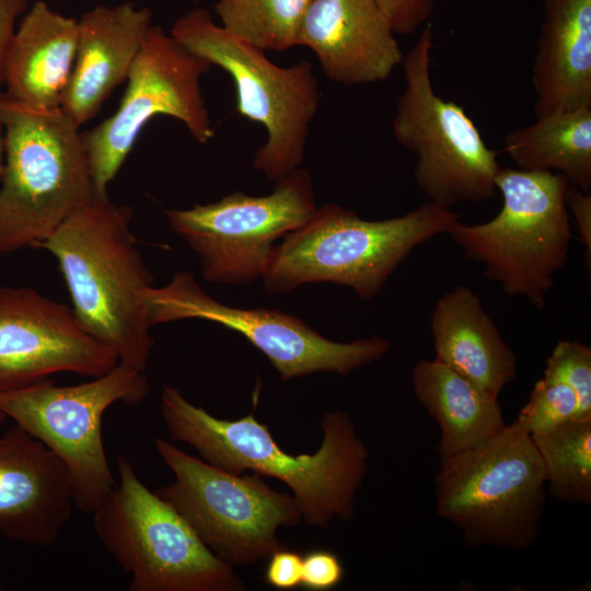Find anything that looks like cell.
I'll return each mask as SVG.
<instances>
[{
	"label": "cell",
	"mask_w": 591,
	"mask_h": 591,
	"mask_svg": "<svg viewBox=\"0 0 591 591\" xmlns=\"http://www.w3.org/2000/svg\"><path fill=\"white\" fill-rule=\"evenodd\" d=\"M546 500L541 456L515 419L478 445L440 461L437 514L457 528L468 546L514 552L540 535Z\"/></svg>",
	"instance_id": "5"
},
{
	"label": "cell",
	"mask_w": 591,
	"mask_h": 591,
	"mask_svg": "<svg viewBox=\"0 0 591 591\" xmlns=\"http://www.w3.org/2000/svg\"><path fill=\"white\" fill-rule=\"evenodd\" d=\"M344 571L341 560L332 551H310L302 557L301 587L310 591L332 590L343 581Z\"/></svg>",
	"instance_id": "28"
},
{
	"label": "cell",
	"mask_w": 591,
	"mask_h": 591,
	"mask_svg": "<svg viewBox=\"0 0 591 591\" xmlns=\"http://www.w3.org/2000/svg\"><path fill=\"white\" fill-rule=\"evenodd\" d=\"M146 302L152 326L200 318L241 334L268 359L282 381L317 372L346 375L380 360L391 347L386 338L379 336L335 341L292 314L223 304L187 271L176 273L163 287H150Z\"/></svg>",
	"instance_id": "14"
},
{
	"label": "cell",
	"mask_w": 591,
	"mask_h": 591,
	"mask_svg": "<svg viewBox=\"0 0 591 591\" xmlns=\"http://www.w3.org/2000/svg\"><path fill=\"white\" fill-rule=\"evenodd\" d=\"M566 205L571 212L579 236L586 248L584 260L590 270L591 262V195L569 184L566 192Z\"/></svg>",
	"instance_id": "31"
},
{
	"label": "cell",
	"mask_w": 591,
	"mask_h": 591,
	"mask_svg": "<svg viewBox=\"0 0 591 591\" xmlns=\"http://www.w3.org/2000/svg\"><path fill=\"white\" fill-rule=\"evenodd\" d=\"M531 438L549 494L559 501L590 505L591 418L570 420Z\"/></svg>",
	"instance_id": "24"
},
{
	"label": "cell",
	"mask_w": 591,
	"mask_h": 591,
	"mask_svg": "<svg viewBox=\"0 0 591 591\" xmlns=\"http://www.w3.org/2000/svg\"><path fill=\"white\" fill-rule=\"evenodd\" d=\"M170 35L185 48L223 69L233 80L236 113L266 130L253 165L273 182L301 167L310 126L320 106L318 81L310 61L289 67L228 32L198 8L177 19Z\"/></svg>",
	"instance_id": "7"
},
{
	"label": "cell",
	"mask_w": 591,
	"mask_h": 591,
	"mask_svg": "<svg viewBox=\"0 0 591 591\" xmlns=\"http://www.w3.org/2000/svg\"><path fill=\"white\" fill-rule=\"evenodd\" d=\"M433 31L428 22L403 58L405 89L392 120L395 140L416 158L414 178L429 201L450 208L496 195L501 169L465 109L433 89L430 76Z\"/></svg>",
	"instance_id": "9"
},
{
	"label": "cell",
	"mask_w": 591,
	"mask_h": 591,
	"mask_svg": "<svg viewBox=\"0 0 591 591\" xmlns=\"http://www.w3.org/2000/svg\"><path fill=\"white\" fill-rule=\"evenodd\" d=\"M438 361L498 397L518 372V358L477 294L456 286L442 294L430 314Z\"/></svg>",
	"instance_id": "21"
},
{
	"label": "cell",
	"mask_w": 591,
	"mask_h": 591,
	"mask_svg": "<svg viewBox=\"0 0 591 591\" xmlns=\"http://www.w3.org/2000/svg\"><path fill=\"white\" fill-rule=\"evenodd\" d=\"M131 217L130 207L95 192L39 248L57 259L83 328L119 363L144 371L154 344L146 302L153 277L137 247Z\"/></svg>",
	"instance_id": "2"
},
{
	"label": "cell",
	"mask_w": 591,
	"mask_h": 591,
	"mask_svg": "<svg viewBox=\"0 0 591 591\" xmlns=\"http://www.w3.org/2000/svg\"><path fill=\"white\" fill-rule=\"evenodd\" d=\"M0 590H1V586H0Z\"/></svg>",
	"instance_id": "35"
},
{
	"label": "cell",
	"mask_w": 591,
	"mask_h": 591,
	"mask_svg": "<svg viewBox=\"0 0 591 591\" xmlns=\"http://www.w3.org/2000/svg\"><path fill=\"white\" fill-rule=\"evenodd\" d=\"M396 35H409L427 24L436 0H375Z\"/></svg>",
	"instance_id": "29"
},
{
	"label": "cell",
	"mask_w": 591,
	"mask_h": 591,
	"mask_svg": "<svg viewBox=\"0 0 591 591\" xmlns=\"http://www.w3.org/2000/svg\"><path fill=\"white\" fill-rule=\"evenodd\" d=\"M210 67L160 26L148 28L116 112L81 134L96 192L107 193L141 130L158 115L183 123L199 143L215 137L200 89Z\"/></svg>",
	"instance_id": "12"
},
{
	"label": "cell",
	"mask_w": 591,
	"mask_h": 591,
	"mask_svg": "<svg viewBox=\"0 0 591 591\" xmlns=\"http://www.w3.org/2000/svg\"><path fill=\"white\" fill-rule=\"evenodd\" d=\"M395 35L375 0H311L298 46L315 54L329 80L371 84L386 80L402 65Z\"/></svg>",
	"instance_id": "17"
},
{
	"label": "cell",
	"mask_w": 591,
	"mask_h": 591,
	"mask_svg": "<svg viewBox=\"0 0 591 591\" xmlns=\"http://www.w3.org/2000/svg\"><path fill=\"white\" fill-rule=\"evenodd\" d=\"M0 254L36 247L95 194L79 126L0 94Z\"/></svg>",
	"instance_id": "3"
},
{
	"label": "cell",
	"mask_w": 591,
	"mask_h": 591,
	"mask_svg": "<svg viewBox=\"0 0 591 591\" xmlns=\"http://www.w3.org/2000/svg\"><path fill=\"white\" fill-rule=\"evenodd\" d=\"M311 0H217L220 25L263 50L298 46L301 21Z\"/></svg>",
	"instance_id": "25"
},
{
	"label": "cell",
	"mask_w": 591,
	"mask_h": 591,
	"mask_svg": "<svg viewBox=\"0 0 591 591\" xmlns=\"http://www.w3.org/2000/svg\"><path fill=\"white\" fill-rule=\"evenodd\" d=\"M161 415L173 441L193 447L207 463L233 474L273 477L288 486L306 525L326 528L334 519L354 517L356 495L368 472L369 448L350 416L328 412L323 440L312 454H289L276 442L254 410L239 419H221L163 385Z\"/></svg>",
	"instance_id": "1"
},
{
	"label": "cell",
	"mask_w": 591,
	"mask_h": 591,
	"mask_svg": "<svg viewBox=\"0 0 591 591\" xmlns=\"http://www.w3.org/2000/svg\"><path fill=\"white\" fill-rule=\"evenodd\" d=\"M313 181L297 169L265 196L234 192L216 202L169 209L172 230L198 255L205 280L247 283L263 278L278 239L316 210Z\"/></svg>",
	"instance_id": "13"
},
{
	"label": "cell",
	"mask_w": 591,
	"mask_h": 591,
	"mask_svg": "<svg viewBox=\"0 0 591 591\" xmlns=\"http://www.w3.org/2000/svg\"><path fill=\"white\" fill-rule=\"evenodd\" d=\"M302 555L287 546L273 553L267 559L265 581L278 590H292L301 587Z\"/></svg>",
	"instance_id": "30"
},
{
	"label": "cell",
	"mask_w": 591,
	"mask_h": 591,
	"mask_svg": "<svg viewBox=\"0 0 591 591\" xmlns=\"http://www.w3.org/2000/svg\"><path fill=\"white\" fill-rule=\"evenodd\" d=\"M532 67L536 117L591 107V0H541Z\"/></svg>",
	"instance_id": "19"
},
{
	"label": "cell",
	"mask_w": 591,
	"mask_h": 591,
	"mask_svg": "<svg viewBox=\"0 0 591 591\" xmlns=\"http://www.w3.org/2000/svg\"><path fill=\"white\" fill-rule=\"evenodd\" d=\"M544 379L565 383L577 394L582 414L591 418V349L578 340H559L546 359Z\"/></svg>",
	"instance_id": "27"
},
{
	"label": "cell",
	"mask_w": 591,
	"mask_h": 591,
	"mask_svg": "<svg viewBox=\"0 0 591 591\" xmlns=\"http://www.w3.org/2000/svg\"><path fill=\"white\" fill-rule=\"evenodd\" d=\"M7 419V416L2 412H0V427L5 422Z\"/></svg>",
	"instance_id": "34"
},
{
	"label": "cell",
	"mask_w": 591,
	"mask_h": 591,
	"mask_svg": "<svg viewBox=\"0 0 591 591\" xmlns=\"http://www.w3.org/2000/svg\"><path fill=\"white\" fill-rule=\"evenodd\" d=\"M495 183L502 196L499 213L479 224L459 219L447 234L466 258L485 266V277L507 296L544 309L569 254V182L559 173L501 167Z\"/></svg>",
	"instance_id": "6"
},
{
	"label": "cell",
	"mask_w": 591,
	"mask_h": 591,
	"mask_svg": "<svg viewBox=\"0 0 591 591\" xmlns=\"http://www.w3.org/2000/svg\"><path fill=\"white\" fill-rule=\"evenodd\" d=\"M3 157H4L3 130H2V126L0 124V178H1L2 169H3Z\"/></svg>",
	"instance_id": "33"
},
{
	"label": "cell",
	"mask_w": 591,
	"mask_h": 591,
	"mask_svg": "<svg viewBox=\"0 0 591 591\" xmlns=\"http://www.w3.org/2000/svg\"><path fill=\"white\" fill-rule=\"evenodd\" d=\"M73 506L69 474L57 455L16 424L0 434V533L7 540L53 546Z\"/></svg>",
	"instance_id": "16"
},
{
	"label": "cell",
	"mask_w": 591,
	"mask_h": 591,
	"mask_svg": "<svg viewBox=\"0 0 591 591\" xmlns=\"http://www.w3.org/2000/svg\"><path fill=\"white\" fill-rule=\"evenodd\" d=\"M503 152L526 171L554 172L569 184L591 189V107L556 111L509 131Z\"/></svg>",
	"instance_id": "23"
},
{
	"label": "cell",
	"mask_w": 591,
	"mask_h": 591,
	"mask_svg": "<svg viewBox=\"0 0 591 591\" xmlns=\"http://www.w3.org/2000/svg\"><path fill=\"white\" fill-rule=\"evenodd\" d=\"M117 355L90 335L71 306L30 287L0 286V392L58 372L101 376Z\"/></svg>",
	"instance_id": "15"
},
{
	"label": "cell",
	"mask_w": 591,
	"mask_h": 591,
	"mask_svg": "<svg viewBox=\"0 0 591 591\" xmlns=\"http://www.w3.org/2000/svg\"><path fill=\"white\" fill-rule=\"evenodd\" d=\"M148 392L144 371L118 362L80 384L57 385L45 379L0 392V412L60 459L74 506L92 514L116 485L103 443V416L116 403H140Z\"/></svg>",
	"instance_id": "10"
},
{
	"label": "cell",
	"mask_w": 591,
	"mask_h": 591,
	"mask_svg": "<svg viewBox=\"0 0 591 591\" xmlns=\"http://www.w3.org/2000/svg\"><path fill=\"white\" fill-rule=\"evenodd\" d=\"M412 385L440 428V461L478 445L506 426L498 397L437 359L416 362Z\"/></svg>",
	"instance_id": "22"
},
{
	"label": "cell",
	"mask_w": 591,
	"mask_h": 591,
	"mask_svg": "<svg viewBox=\"0 0 591 591\" xmlns=\"http://www.w3.org/2000/svg\"><path fill=\"white\" fill-rule=\"evenodd\" d=\"M27 0H0V94L3 92L4 67L16 21L25 13Z\"/></svg>",
	"instance_id": "32"
},
{
	"label": "cell",
	"mask_w": 591,
	"mask_h": 591,
	"mask_svg": "<svg viewBox=\"0 0 591 591\" xmlns=\"http://www.w3.org/2000/svg\"><path fill=\"white\" fill-rule=\"evenodd\" d=\"M151 18L148 8L124 2L94 7L78 20L77 54L60 108L79 127L126 81Z\"/></svg>",
	"instance_id": "18"
},
{
	"label": "cell",
	"mask_w": 591,
	"mask_h": 591,
	"mask_svg": "<svg viewBox=\"0 0 591 591\" xmlns=\"http://www.w3.org/2000/svg\"><path fill=\"white\" fill-rule=\"evenodd\" d=\"M459 219V213L431 201L380 221L326 204L275 245L262 279L269 292L332 282L370 300L415 247L447 233Z\"/></svg>",
	"instance_id": "4"
},
{
	"label": "cell",
	"mask_w": 591,
	"mask_h": 591,
	"mask_svg": "<svg viewBox=\"0 0 591 591\" xmlns=\"http://www.w3.org/2000/svg\"><path fill=\"white\" fill-rule=\"evenodd\" d=\"M78 20L35 2L15 27L4 67L3 92L23 105L61 107L78 45Z\"/></svg>",
	"instance_id": "20"
},
{
	"label": "cell",
	"mask_w": 591,
	"mask_h": 591,
	"mask_svg": "<svg viewBox=\"0 0 591 591\" xmlns=\"http://www.w3.org/2000/svg\"><path fill=\"white\" fill-rule=\"evenodd\" d=\"M154 447L174 475V482L154 491L230 565L267 559L286 547L278 530L303 522L293 496L275 490L262 476L223 471L162 438L154 440Z\"/></svg>",
	"instance_id": "11"
},
{
	"label": "cell",
	"mask_w": 591,
	"mask_h": 591,
	"mask_svg": "<svg viewBox=\"0 0 591 591\" xmlns=\"http://www.w3.org/2000/svg\"><path fill=\"white\" fill-rule=\"evenodd\" d=\"M575 391L565 383L540 379L517 419L530 436L544 434L575 419H586Z\"/></svg>",
	"instance_id": "26"
},
{
	"label": "cell",
	"mask_w": 591,
	"mask_h": 591,
	"mask_svg": "<svg viewBox=\"0 0 591 591\" xmlns=\"http://www.w3.org/2000/svg\"><path fill=\"white\" fill-rule=\"evenodd\" d=\"M118 483L92 513L95 535L130 577L129 591H244L234 567L116 456Z\"/></svg>",
	"instance_id": "8"
}]
</instances>
